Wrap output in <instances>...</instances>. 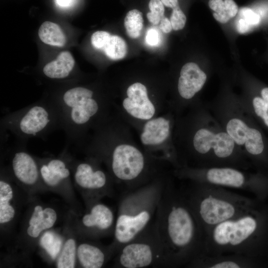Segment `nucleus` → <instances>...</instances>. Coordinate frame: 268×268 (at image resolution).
I'll return each instance as SVG.
<instances>
[{
    "mask_svg": "<svg viewBox=\"0 0 268 268\" xmlns=\"http://www.w3.org/2000/svg\"><path fill=\"white\" fill-rule=\"evenodd\" d=\"M114 257L115 268H162L161 248L153 223L122 246Z\"/></svg>",
    "mask_w": 268,
    "mask_h": 268,
    "instance_id": "8",
    "label": "nucleus"
},
{
    "mask_svg": "<svg viewBox=\"0 0 268 268\" xmlns=\"http://www.w3.org/2000/svg\"><path fill=\"white\" fill-rule=\"evenodd\" d=\"M159 23V28L164 33H169L173 29L170 19L164 16Z\"/></svg>",
    "mask_w": 268,
    "mask_h": 268,
    "instance_id": "34",
    "label": "nucleus"
},
{
    "mask_svg": "<svg viewBox=\"0 0 268 268\" xmlns=\"http://www.w3.org/2000/svg\"><path fill=\"white\" fill-rule=\"evenodd\" d=\"M40 39L45 44L56 47H63L66 43V37L60 26L51 21H45L38 30Z\"/></svg>",
    "mask_w": 268,
    "mask_h": 268,
    "instance_id": "22",
    "label": "nucleus"
},
{
    "mask_svg": "<svg viewBox=\"0 0 268 268\" xmlns=\"http://www.w3.org/2000/svg\"><path fill=\"white\" fill-rule=\"evenodd\" d=\"M208 5L214 11V18L221 23H227L231 18L227 14L223 0H209Z\"/></svg>",
    "mask_w": 268,
    "mask_h": 268,
    "instance_id": "26",
    "label": "nucleus"
},
{
    "mask_svg": "<svg viewBox=\"0 0 268 268\" xmlns=\"http://www.w3.org/2000/svg\"><path fill=\"white\" fill-rule=\"evenodd\" d=\"M4 166L0 170V230L8 228L13 224L18 215L16 186Z\"/></svg>",
    "mask_w": 268,
    "mask_h": 268,
    "instance_id": "16",
    "label": "nucleus"
},
{
    "mask_svg": "<svg viewBox=\"0 0 268 268\" xmlns=\"http://www.w3.org/2000/svg\"><path fill=\"white\" fill-rule=\"evenodd\" d=\"M169 174L122 194L111 244L115 254L152 223L166 178Z\"/></svg>",
    "mask_w": 268,
    "mask_h": 268,
    "instance_id": "4",
    "label": "nucleus"
},
{
    "mask_svg": "<svg viewBox=\"0 0 268 268\" xmlns=\"http://www.w3.org/2000/svg\"><path fill=\"white\" fill-rule=\"evenodd\" d=\"M153 224L161 248L162 267L181 265L196 256L199 221L186 197L166 178Z\"/></svg>",
    "mask_w": 268,
    "mask_h": 268,
    "instance_id": "2",
    "label": "nucleus"
},
{
    "mask_svg": "<svg viewBox=\"0 0 268 268\" xmlns=\"http://www.w3.org/2000/svg\"><path fill=\"white\" fill-rule=\"evenodd\" d=\"M253 27L243 18H240L237 22V29L240 34H244L249 32Z\"/></svg>",
    "mask_w": 268,
    "mask_h": 268,
    "instance_id": "33",
    "label": "nucleus"
},
{
    "mask_svg": "<svg viewBox=\"0 0 268 268\" xmlns=\"http://www.w3.org/2000/svg\"><path fill=\"white\" fill-rule=\"evenodd\" d=\"M68 152L69 147L65 146L58 156H36L41 177L47 190L56 191L64 195L66 190L68 191L72 189Z\"/></svg>",
    "mask_w": 268,
    "mask_h": 268,
    "instance_id": "11",
    "label": "nucleus"
},
{
    "mask_svg": "<svg viewBox=\"0 0 268 268\" xmlns=\"http://www.w3.org/2000/svg\"><path fill=\"white\" fill-rule=\"evenodd\" d=\"M74 60L68 51L59 54L57 59L46 64L42 69L43 74L54 80H62L69 76L74 66Z\"/></svg>",
    "mask_w": 268,
    "mask_h": 268,
    "instance_id": "20",
    "label": "nucleus"
},
{
    "mask_svg": "<svg viewBox=\"0 0 268 268\" xmlns=\"http://www.w3.org/2000/svg\"><path fill=\"white\" fill-rule=\"evenodd\" d=\"M148 7L150 11L146 14L148 21L154 25L158 24L164 16V5L161 0H150Z\"/></svg>",
    "mask_w": 268,
    "mask_h": 268,
    "instance_id": "25",
    "label": "nucleus"
},
{
    "mask_svg": "<svg viewBox=\"0 0 268 268\" xmlns=\"http://www.w3.org/2000/svg\"><path fill=\"white\" fill-rule=\"evenodd\" d=\"M262 98L268 104V87L264 88L261 90Z\"/></svg>",
    "mask_w": 268,
    "mask_h": 268,
    "instance_id": "37",
    "label": "nucleus"
},
{
    "mask_svg": "<svg viewBox=\"0 0 268 268\" xmlns=\"http://www.w3.org/2000/svg\"><path fill=\"white\" fill-rule=\"evenodd\" d=\"M116 218L113 210L99 201L86 205L77 223L78 233L83 238L97 239L113 234Z\"/></svg>",
    "mask_w": 268,
    "mask_h": 268,
    "instance_id": "10",
    "label": "nucleus"
},
{
    "mask_svg": "<svg viewBox=\"0 0 268 268\" xmlns=\"http://www.w3.org/2000/svg\"><path fill=\"white\" fill-rule=\"evenodd\" d=\"M198 220L211 226H215L234 218L237 209L233 202L226 199L209 196L200 197L193 193L186 198Z\"/></svg>",
    "mask_w": 268,
    "mask_h": 268,
    "instance_id": "12",
    "label": "nucleus"
},
{
    "mask_svg": "<svg viewBox=\"0 0 268 268\" xmlns=\"http://www.w3.org/2000/svg\"><path fill=\"white\" fill-rule=\"evenodd\" d=\"M240 14L252 26L258 25L261 21L260 15L252 9L243 7L240 10Z\"/></svg>",
    "mask_w": 268,
    "mask_h": 268,
    "instance_id": "29",
    "label": "nucleus"
},
{
    "mask_svg": "<svg viewBox=\"0 0 268 268\" xmlns=\"http://www.w3.org/2000/svg\"><path fill=\"white\" fill-rule=\"evenodd\" d=\"M186 20V16L179 5L172 9L170 20L174 30L182 29L185 26Z\"/></svg>",
    "mask_w": 268,
    "mask_h": 268,
    "instance_id": "27",
    "label": "nucleus"
},
{
    "mask_svg": "<svg viewBox=\"0 0 268 268\" xmlns=\"http://www.w3.org/2000/svg\"><path fill=\"white\" fill-rule=\"evenodd\" d=\"M111 244L103 246L90 241L80 242L77 245V262L83 268H100L114 256Z\"/></svg>",
    "mask_w": 268,
    "mask_h": 268,
    "instance_id": "17",
    "label": "nucleus"
},
{
    "mask_svg": "<svg viewBox=\"0 0 268 268\" xmlns=\"http://www.w3.org/2000/svg\"><path fill=\"white\" fill-rule=\"evenodd\" d=\"M205 177L210 183L234 188L241 187L245 182L243 173L231 168H210L206 172Z\"/></svg>",
    "mask_w": 268,
    "mask_h": 268,
    "instance_id": "21",
    "label": "nucleus"
},
{
    "mask_svg": "<svg viewBox=\"0 0 268 268\" xmlns=\"http://www.w3.org/2000/svg\"><path fill=\"white\" fill-rule=\"evenodd\" d=\"M206 75L196 63L190 62L181 69L177 83V91L185 102L191 100L203 87Z\"/></svg>",
    "mask_w": 268,
    "mask_h": 268,
    "instance_id": "18",
    "label": "nucleus"
},
{
    "mask_svg": "<svg viewBox=\"0 0 268 268\" xmlns=\"http://www.w3.org/2000/svg\"><path fill=\"white\" fill-rule=\"evenodd\" d=\"M91 43L94 48L102 51L111 60H121L126 56L127 44L118 35H112L105 31H97L91 35Z\"/></svg>",
    "mask_w": 268,
    "mask_h": 268,
    "instance_id": "19",
    "label": "nucleus"
},
{
    "mask_svg": "<svg viewBox=\"0 0 268 268\" xmlns=\"http://www.w3.org/2000/svg\"><path fill=\"white\" fill-rule=\"evenodd\" d=\"M226 132L236 145L243 147L250 154L258 155L263 152L264 144L261 133L248 126L243 120L229 119L226 125Z\"/></svg>",
    "mask_w": 268,
    "mask_h": 268,
    "instance_id": "15",
    "label": "nucleus"
},
{
    "mask_svg": "<svg viewBox=\"0 0 268 268\" xmlns=\"http://www.w3.org/2000/svg\"><path fill=\"white\" fill-rule=\"evenodd\" d=\"M2 156H6L8 165L4 166L13 181L29 193L46 189L40 175L36 156L26 149V143L16 140L14 145L7 146L2 141Z\"/></svg>",
    "mask_w": 268,
    "mask_h": 268,
    "instance_id": "9",
    "label": "nucleus"
},
{
    "mask_svg": "<svg viewBox=\"0 0 268 268\" xmlns=\"http://www.w3.org/2000/svg\"><path fill=\"white\" fill-rule=\"evenodd\" d=\"M175 115L167 112L144 122L135 131L142 148L151 157L179 168L173 142Z\"/></svg>",
    "mask_w": 268,
    "mask_h": 268,
    "instance_id": "6",
    "label": "nucleus"
},
{
    "mask_svg": "<svg viewBox=\"0 0 268 268\" xmlns=\"http://www.w3.org/2000/svg\"><path fill=\"white\" fill-rule=\"evenodd\" d=\"M77 244L73 236L68 235L65 239L56 258L58 268H73L77 263Z\"/></svg>",
    "mask_w": 268,
    "mask_h": 268,
    "instance_id": "23",
    "label": "nucleus"
},
{
    "mask_svg": "<svg viewBox=\"0 0 268 268\" xmlns=\"http://www.w3.org/2000/svg\"><path fill=\"white\" fill-rule=\"evenodd\" d=\"M52 98L60 110L66 146L72 145L77 150L117 110L112 97L84 86L69 87Z\"/></svg>",
    "mask_w": 268,
    "mask_h": 268,
    "instance_id": "3",
    "label": "nucleus"
},
{
    "mask_svg": "<svg viewBox=\"0 0 268 268\" xmlns=\"http://www.w3.org/2000/svg\"><path fill=\"white\" fill-rule=\"evenodd\" d=\"M256 227L255 219L251 216L245 215L237 219L226 220L214 226L212 239L220 246H240L251 236Z\"/></svg>",
    "mask_w": 268,
    "mask_h": 268,
    "instance_id": "13",
    "label": "nucleus"
},
{
    "mask_svg": "<svg viewBox=\"0 0 268 268\" xmlns=\"http://www.w3.org/2000/svg\"><path fill=\"white\" fill-rule=\"evenodd\" d=\"M98 160L124 193L169 173L168 164L149 155L136 133L116 111L87 137L79 150Z\"/></svg>",
    "mask_w": 268,
    "mask_h": 268,
    "instance_id": "1",
    "label": "nucleus"
},
{
    "mask_svg": "<svg viewBox=\"0 0 268 268\" xmlns=\"http://www.w3.org/2000/svg\"><path fill=\"white\" fill-rule=\"evenodd\" d=\"M0 129L26 143L33 138L46 140L50 134L61 129L59 107L53 98L40 100L5 114L0 119Z\"/></svg>",
    "mask_w": 268,
    "mask_h": 268,
    "instance_id": "5",
    "label": "nucleus"
},
{
    "mask_svg": "<svg viewBox=\"0 0 268 268\" xmlns=\"http://www.w3.org/2000/svg\"><path fill=\"white\" fill-rule=\"evenodd\" d=\"M163 5L172 9L179 5L178 0H161Z\"/></svg>",
    "mask_w": 268,
    "mask_h": 268,
    "instance_id": "35",
    "label": "nucleus"
},
{
    "mask_svg": "<svg viewBox=\"0 0 268 268\" xmlns=\"http://www.w3.org/2000/svg\"><path fill=\"white\" fill-rule=\"evenodd\" d=\"M226 11L231 18L235 16L238 11L237 4L233 0H224Z\"/></svg>",
    "mask_w": 268,
    "mask_h": 268,
    "instance_id": "31",
    "label": "nucleus"
},
{
    "mask_svg": "<svg viewBox=\"0 0 268 268\" xmlns=\"http://www.w3.org/2000/svg\"><path fill=\"white\" fill-rule=\"evenodd\" d=\"M72 0H56L59 5L62 7L68 6Z\"/></svg>",
    "mask_w": 268,
    "mask_h": 268,
    "instance_id": "36",
    "label": "nucleus"
},
{
    "mask_svg": "<svg viewBox=\"0 0 268 268\" xmlns=\"http://www.w3.org/2000/svg\"><path fill=\"white\" fill-rule=\"evenodd\" d=\"M29 210L23 226L22 236L30 245V243L34 244L44 231L55 225L58 213L53 206L38 202L33 204Z\"/></svg>",
    "mask_w": 268,
    "mask_h": 268,
    "instance_id": "14",
    "label": "nucleus"
},
{
    "mask_svg": "<svg viewBox=\"0 0 268 268\" xmlns=\"http://www.w3.org/2000/svg\"><path fill=\"white\" fill-rule=\"evenodd\" d=\"M68 158L73 182L82 192L86 205L114 195L113 181L98 160L85 155L83 159H77L69 151Z\"/></svg>",
    "mask_w": 268,
    "mask_h": 268,
    "instance_id": "7",
    "label": "nucleus"
},
{
    "mask_svg": "<svg viewBox=\"0 0 268 268\" xmlns=\"http://www.w3.org/2000/svg\"><path fill=\"white\" fill-rule=\"evenodd\" d=\"M211 268H238L241 265L237 262L232 261H223L217 262L210 266Z\"/></svg>",
    "mask_w": 268,
    "mask_h": 268,
    "instance_id": "32",
    "label": "nucleus"
},
{
    "mask_svg": "<svg viewBox=\"0 0 268 268\" xmlns=\"http://www.w3.org/2000/svg\"><path fill=\"white\" fill-rule=\"evenodd\" d=\"M161 36L158 30L154 28L149 29L146 33L145 41L151 47H156L161 43Z\"/></svg>",
    "mask_w": 268,
    "mask_h": 268,
    "instance_id": "30",
    "label": "nucleus"
},
{
    "mask_svg": "<svg viewBox=\"0 0 268 268\" xmlns=\"http://www.w3.org/2000/svg\"><path fill=\"white\" fill-rule=\"evenodd\" d=\"M124 26L127 35L130 38H138L143 26L142 13L136 9L130 10L124 19Z\"/></svg>",
    "mask_w": 268,
    "mask_h": 268,
    "instance_id": "24",
    "label": "nucleus"
},
{
    "mask_svg": "<svg viewBox=\"0 0 268 268\" xmlns=\"http://www.w3.org/2000/svg\"><path fill=\"white\" fill-rule=\"evenodd\" d=\"M252 103L255 113L263 119L268 127V105L262 98L258 96L254 98Z\"/></svg>",
    "mask_w": 268,
    "mask_h": 268,
    "instance_id": "28",
    "label": "nucleus"
}]
</instances>
